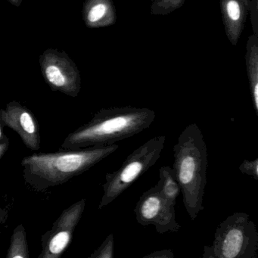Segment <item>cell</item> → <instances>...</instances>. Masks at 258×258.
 Here are the masks:
<instances>
[{"label": "cell", "instance_id": "7c38bea8", "mask_svg": "<svg viewBox=\"0 0 258 258\" xmlns=\"http://www.w3.org/2000/svg\"><path fill=\"white\" fill-rule=\"evenodd\" d=\"M108 7L104 0H87L84 4V20L90 28L99 26L108 14Z\"/></svg>", "mask_w": 258, "mask_h": 258}, {"label": "cell", "instance_id": "7a4b0ae2", "mask_svg": "<svg viewBox=\"0 0 258 258\" xmlns=\"http://www.w3.org/2000/svg\"><path fill=\"white\" fill-rule=\"evenodd\" d=\"M156 117L149 108H112L102 109L93 118L66 137L60 150H76L117 142L143 132Z\"/></svg>", "mask_w": 258, "mask_h": 258}, {"label": "cell", "instance_id": "ac0fdd59", "mask_svg": "<svg viewBox=\"0 0 258 258\" xmlns=\"http://www.w3.org/2000/svg\"><path fill=\"white\" fill-rule=\"evenodd\" d=\"M8 217V211L4 208H0V226L7 223ZM0 234H1V230H0Z\"/></svg>", "mask_w": 258, "mask_h": 258}, {"label": "cell", "instance_id": "6da1fadb", "mask_svg": "<svg viewBox=\"0 0 258 258\" xmlns=\"http://www.w3.org/2000/svg\"><path fill=\"white\" fill-rule=\"evenodd\" d=\"M117 144L52 153H34L22 159L25 182L37 191L66 183L94 167L118 149Z\"/></svg>", "mask_w": 258, "mask_h": 258}, {"label": "cell", "instance_id": "2e32d148", "mask_svg": "<svg viewBox=\"0 0 258 258\" xmlns=\"http://www.w3.org/2000/svg\"><path fill=\"white\" fill-rule=\"evenodd\" d=\"M174 256L173 250L170 249H164V250L152 252L149 254L145 255L143 258H173Z\"/></svg>", "mask_w": 258, "mask_h": 258}, {"label": "cell", "instance_id": "5bb4252c", "mask_svg": "<svg viewBox=\"0 0 258 258\" xmlns=\"http://www.w3.org/2000/svg\"><path fill=\"white\" fill-rule=\"evenodd\" d=\"M238 169L242 174L248 175L255 180H258V158L253 161L244 160Z\"/></svg>", "mask_w": 258, "mask_h": 258}, {"label": "cell", "instance_id": "3957f363", "mask_svg": "<svg viewBox=\"0 0 258 258\" xmlns=\"http://www.w3.org/2000/svg\"><path fill=\"white\" fill-rule=\"evenodd\" d=\"M208 150L203 134L196 123L188 125L173 146V172L180 187L184 207L191 220L205 209Z\"/></svg>", "mask_w": 258, "mask_h": 258}, {"label": "cell", "instance_id": "e0dca14e", "mask_svg": "<svg viewBox=\"0 0 258 258\" xmlns=\"http://www.w3.org/2000/svg\"><path fill=\"white\" fill-rule=\"evenodd\" d=\"M10 144V139L7 136L2 141H0V165H1V160L4 158L6 153L8 152Z\"/></svg>", "mask_w": 258, "mask_h": 258}, {"label": "cell", "instance_id": "d6986e66", "mask_svg": "<svg viewBox=\"0 0 258 258\" xmlns=\"http://www.w3.org/2000/svg\"><path fill=\"white\" fill-rule=\"evenodd\" d=\"M4 124H3L2 121H1V119H0V141H2V140H4V139H5V137H7V135H5V134H4Z\"/></svg>", "mask_w": 258, "mask_h": 258}, {"label": "cell", "instance_id": "52a82bcc", "mask_svg": "<svg viewBox=\"0 0 258 258\" xmlns=\"http://www.w3.org/2000/svg\"><path fill=\"white\" fill-rule=\"evenodd\" d=\"M137 223L155 226L158 234L176 232L182 226L176 220L175 205L161 195L158 185L145 191L134 208Z\"/></svg>", "mask_w": 258, "mask_h": 258}, {"label": "cell", "instance_id": "8992f818", "mask_svg": "<svg viewBox=\"0 0 258 258\" xmlns=\"http://www.w3.org/2000/svg\"><path fill=\"white\" fill-rule=\"evenodd\" d=\"M42 75L54 92L77 97L81 91L80 72L75 61L64 51L46 49L40 56Z\"/></svg>", "mask_w": 258, "mask_h": 258}, {"label": "cell", "instance_id": "5b68a950", "mask_svg": "<svg viewBox=\"0 0 258 258\" xmlns=\"http://www.w3.org/2000/svg\"><path fill=\"white\" fill-rule=\"evenodd\" d=\"M165 141V136L150 139L128 155L117 170L105 175V182L102 185L103 195L98 209H102L114 202L156 164Z\"/></svg>", "mask_w": 258, "mask_h": 258}, {"label": "cell", "instance_id": "9c48e42d", "mask_svg": "<svg viewBox=\"0 0 258 258\" xmlns=\"http://www.w3.org/2000/svg\"><path fill=\"white\" fill-rule=\"evenodd\" d=\"M0 119L4 126L16 131L25 146L31 150L40 149V125L34 113L20 102L13 101L0 110Z\"/></svg>", "mask_w": 258, "mask_h": 258}, {"label": "cell", "instance_id": "30bf717a", "mask_svg": "<svg viewBox=\"0 0 258 258\" xmlns=\"http://www.w3.org/2000/svg\"><path fill=\"white\" fill-rule=\"evenodd\" d=\"M158 173L159 181L157 185L161 195L173 205H176V199L181 194V189L173 168L169 166H164L159 169Z\"/></svg>", "mask_w": 258, "mask_h": 258}, {"label": "cell", "instance_id": "4fadbf2b", "mask_svg": "<svg viewBox=\"0 0 258 258\" xmlns=\"http://www.w3.org/2000/svg\"><path fill=\"white\" fill-rule=\"evenodd\" d=\"M114 257V238L113 234H109L102 244L89 256V258Z\"/></svg>", "mask_w": 258, "mask_h": 258}, {"label": "cell", "instance_id": "8fae6325", "mask_svg": "<svg viewBox=\"0 0 258 258\" xmlns=\"http://www.w3.org/2000/svg\"><path fill=\"white\" fill-rule=\"evenodd\" d=\"M29 249L27 241L26 230L23 224H19L13 230L10 239L7 258H29Z\"/></svg>", "mask_w": 258, "mask_h": 258}, {"label": "cell", "instance_id": "ffe728a7", "mask_svg": "<svg viewBox=\"0 0 258 258\" xmlns=\"http://www.w3.org/2000/svg\"><path fill=\"white\" fill-rule=\"evenodd\" d=\"M7 1L16 7H20L22 4V0H7Z\"/></svg>", "mask_w": 258, "mask_h": 258}, {"label": "cell", "instance_id": "9a60e30c", "mask_svg": "<svg viewBox=\"0 0 258 258\" xmlns=\"http://www.w3.org/2000/svg\"><path fill=\"white\" fill-rule=\"evenodd\" d=\"M226 11L229 19L232 21H238L240 18L239 5L235 0H230L226 5Z\"/></svg>", "mask_w": 258, "mask_h": 258}, {"label": "cell", "instance_id": "ba28073f", "mask_svg": "<svg viewBox=\"0 0 258 258\" xmlns=\"http://www.w3.org/2000/svg\"><path fill=\"white\" fill-rule=\"evenodd\" d=\"M85 207L86 199H82L63 211L52 229L42 235V251L37 258H59L64 254L72 243Z\"/></svg>", "mask_w": 258, "mask_h": 258}, {"label": "cell", "instance_id": "277c9868", "mask_svg": "<svg viewBox=\"0 0 258 258\" xmlns=\"http://www.w3.org/2000/svg\"><path fill=\"white\" fill-rule=\"evenodd\" d=\"M203 258H257L258 232L250 215L235 212L216 229L212 244L204 247Z\"/></svg>", "mask_w": 258, "mask_h": 258}]
</instances>
